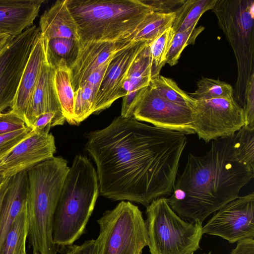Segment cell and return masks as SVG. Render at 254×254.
Here are the masks:
<instances>
[{
  "label": "cell",
  "mask_w": 254,
  "mask_h": 254,
  "mask_svg": "<svg viewBox=\"0 0 254 254\" xmlns=\"http://www.w3.org/2000/svg\"><path fill=\"white\" fill-rule=\"evenodd\" d=\"M78 29L79 42L117 41L134 36L153 12L140 0H66Z\"/></svg>",
  "instance_id": "5b68a950"
},
{
  "label": "cell",
  "mask_w": 254,
  "mask_h": 254,
  "mask_svg": "<svg viewBox=\"0 0 254 254\" xmlns=\"http://www.w3.org/2000/svg\"><path fill=\"white\" fill-rule=\"evenodd\" d=\"M202 232L233 244L254 238V193L238 196L216 212L202 226Z\"/></svg>",
  "instance_id": "8fae6325"
},
{
  "label": "cell",
  "mask_w": 254,
  "mask_h": 254,
  "mask_svg": "<svg viewBox=\"0 0 254 254\" xmlns=\"http://www.w3.org/2000/svg\"><path fill=\"white\" fill-rule=\"evenodd\" d=\"M100 86L86 81L74 92L73 119L74 125L93 114L94 105Z\"/></svg>",
  "instance_id": "484cf974"
},
{
  "label": "cell",
  "mask_w": 254,
  "mask_h": 254,
  "mask_svg": "<svg viewBox=\"0 0 254 254\" xmlns=\"http://www.w3.org/2000/svg\"><path fill=\"white\" fill-rule=\"evenodd\" d=\"M147 42H133L111 59L96 95L93 114L108 108L115 101L122 97L123 85L129 68Z\"/></svg>",
  "instance_id": "4fadbf2b"
},
{
  "label": "cell",
  "mask_w": 254,
  "mask_h": 254,
  "mask_svg": "<svg viewBox=\"0 0 254 254\" xmlns=\"http://www.w3.org/2000/svg\"><path fill=\"white\" fill-rule=\"evenodd\" d=\"M230 254H254V239H247L238 242Z\"/></svg>",
  "instance_id": "d590c367"
},
{
  "label": "cell",
  "mask_w": 254,
  "mask_h": 254,
  "mask_svg": "<svg viewBox=\"0 0 254 254\" xmlns=\"http://www.w3.org/2000/svg\"><path fill=\"white\" fill-rule=\"evenodd\" d=\"M25 121L11 111L0 113V135L26 127Z\"/></svg>",
  "instance_id": "1f68e13d"
},
{
  "label": "cell",
  "mask_w": 254,
  "mask_h": 254,
  "mask_svg": "<svg viewBox=\"0 0 254 254\" xmlns=\"http://www.w3.org/2000/svg\"><path fill=\"white\" fill-rule=\"evenodd\" d=\"M55 137L47 131L31 133L0 158V178L12 177L54 157Z\"/></svg>",
  "instance_id": "7c38bea8"
},
{
  "label": "cell",
  "mask_w": 254,
  "mask_h": 254,
  "mask_svg": "<svg viewBox=\"0 0 254 254\" xmlns=\"http://www.w3.org/2000/svg\"><path fill=\"white\" fill-rule=\"evenodd\" d=\"M29 223L27 204L24 206L12 226L1 254H26Z\"/></svg>",
  "instance_id": "d4e9b609"
},
{
  "label": "cell",
  "mask_w": 254,
  "mask_h": 254,
  "mask_svg": "<svg viewBox=\"0 0 254 254\" xmlns=\"http://www.w3.org/2000/svg\"><path fill=\"white\" fill-rule=\"evenodd\" d=\"M191 254H193V253ZM211 254V252H209L208 254Z\"/></svg>",
  "instance_id": "ab89813d"
},
{
  "label": "cell",
  "mask_w": 254,
  "mask_h": 254,
  "mask_svg": "<svg viewBox=\"0 0 254 254\" xmlns=\"http://www.w3.org/2000/svg\"><path fill=\"white\" fill-rule=\"evenodd\" d=\"M14 39L9 35L0 32V49L8 45Z\"/></svg>",
  "instance_id": "74e56055"
},
{
  "label": "cell",
  "mask_w": 254,
  "mask_h": 254,
  "mask_svg": "<svg viewBox=\"0 0 254 254\" xmlns=\"http://www.w3.org/2000/svg\"><path fill=\"white\" fill-rule=\"evenodd\" d=\"M44 40L46 62L55 68L61 65H66L69 68L77 58L79 41L65 38Z\"/></svg>",
  "instance_id": "44dd1931"
},
{
  "label": "cell",
  "mask_w": 254,
  "mask_h": 254,
  "mask_svg": "<svg viewBox=\"0 0 254 254\" xmlns=\"http://www.w3.org/2000/svg\"><path fill=\"white\" fill-rule=\"evenodd\" d=\"M99 194L96 170L88 158L78 154L65 179L55 210L53 241L69 246L84 233Z\"/></svg>",
  "instance_id": "277c9868"
},
{
  "label": "cell",
  "mask_w": 254,
  "mask_h": 254,
  "mask_svg": "<svg viewBox=\"0 0 254 254\" xmlns=\"http://www.w3.org/2000/svg\"><path fill=\"white\" fill-rule=\"evenodd\" d=\"M175 16L176 12L150 13L138 27L132 41L150 43L166 29L172 26Z\"/></svg>",
  "instance_id": "cb8c5ba5"
},
{
  "label": "cell",
  "mask_w": 254,
  "mask_h": 254,
  "mask_svg": "<svg viewBox=\"0 0 254 254\" xmlns=\"http://www.w3.org/2000/svg\"><path fill=\"white\" fill-rule=\"evenodd\" d=\"M40 34L39 28L33 25L15 38L0 54V113L11 106Z\"/></svg>",
  "instance_id": "30bf717a"
},
{
  "label": "cell",
  "mask_w": 254,
  "mask_h": 254,
  "mask_svg": "<svg viewBox=\"0 0 254 254\" xmlns=\"http://www.w3.org/2000/svg\"><path fill=\"white\" fill-rule=\"evenodd\" d=\"M186 135L121 116L88 133L85 149L96 166L100 195L145 207L170 196Z\"/></svg>",
  "instance_id": "6da1fadb"
},
{
  "label": "cell",
  "mask_w": 254,
  "mask_h": 254,
  "mask_svg": "<svg viewBox=\"0 0 254 254\" xmlns=\"http://www.w3.org/2000/svg\"><path fill=\"white\" fill-rule=\"evenodd\" d=\"M217 0H187L176 12L172 27L175 32H182L198 21L202 15L212 9Z\"/></svg>",
  "instance_id": "603a6c76"
},
{
  "label": "cell",
  "mask_w": 254,
  "mask_h": 254,
  "mask_svg": "<svg viewBox=\"0 0 254 254\" xmlns=\"http://www.w3.org/2000/svg\"><path fill=\"white\" fill-rule=\"evenodd\" d=\"M46 62L45 40L40 33L24 69L17 93L10 109L24 121L30 99Z\"/></svg>",
  "instance_id": "2e32d148"
},
{
  "label": "cell",
  "mask_w": 254,
  "mask_h": 254,
  "mask_svg": "<svg viewBox=\"0 0 254 254\" xmlns=\"http://www.w3.org/2000/svg\"><path fill=\"white\" fill-rule=\"evenodd\" d=\"M197 89L189 93L196 100H207L220 98L233 97L232 86L219 79L202 77L197 83Z\"/></svg>",
  "instance_id": "f1b7e54d"
},
{
  "label": "cell",
  "mask_w": 254,
  "mask_h": 254,
  "mask_svg": "<svg viewBox=\"0 0 254 254\" xmlns=\"http://www.w3.org/2000/svg\"><path fill=\"white\" fill-rule=\"evenodd\" d=\"M2 180H3V179H0V183H1V182L2 181Z\"/></svg>",
  "instance_id": "60d3db41"
},
{
  "label": "cell",
  "mask_w": 254,
  "mask_h": 254,
  "mask_svg": "<svg viewBox=\"0 0 254 254\" xmlns=\"http://www.w3.org/2000/svg\"><path fill=\"white\" fill-rule=\"evenodd\" d=\"M45 0H0V32L15 38L33 25Z\"/></svg>",
  "instance_id": "e0dca14e"
},
{
  "label": "cell",
  "mask_w": 254,
  "mask_h": 254,
  "mask_svg": "<svg viewBox=\"0 0 254 254\" xmlns=\"http://www.w3.org/2000/svg\"><path fill=\"white\" fill-rule=\"evenodd\" d=\"M146 207L150 254H191L200 249L202 223L185 220L171 208L165 197L153 200Z\"/></svg>",
  "instance_id": "8992f818"
},
{
  "label": "cell",
  "mask_w": 254,
  "mask_h": 254,
  "mask_svg": "<svg viewBox=\"0 0 254 254\" xmlns=\"http://www.w3.org/2000/svg\"><path fill=\"white\" fill-rule=\"evenodd\" d=\"M65 254H96V241L91 239L80 245L69 246Z\"/></svg>",
  "instance_id": "e575fe53"
},
{
  "label": "cell",
  "mask_w": 254,
  "mask_h": 254,
  "mask_svg": "<svg viewBox=\"0 0 254 254\" xmlns=\"http://www.w3.org/2000/svg\"><path fill=\"white\" fill-rule=\"evenodd\" d=\"M150 83L167 100L178 105L194 108L196 100L180 89L172 79L159 74L151 79Z\"/></svg>",
  "instance_id": "83f0119b"
},
{
  "label": "cell",
  "mask_w": 254,
  "mask_h": 254,
  "mask_svg": "<svg viewBox=\"0 0 254 254\" xmlns=\"http://www.w3.org/2000/svg\"><path fill=\"white\" fill-rule=\"evenodd\" d=\"M61 156L43 161L27 170L28 238L33 254H57L52 238L55 210L69 170Z\"/></svg>",
  "instance_id": "3957f363"
},
{
  "label": "cell",
  "mask_w": 254,
  "mask_h": 254,
  "mask_svg": "<svg viewBox=\"0 0 254 254\" xmlns=\"http://www.w3.org/2000/svg\"><path fill=\"white\" fill-rule=\"evenodd\" d=\"M32 129L26 127L9 133L0 135V158L27 137Z\"/></svg>",
  "instance_id": "4dcf8cb0"
},
{
  "label": "cell",
  "mask_w": 254,
  "mask_h": 254,
  "mask_svg": "<svg viewBox=\"0 0 254 254\" xmlns=\"http://www.w3.org/2000/svg\"><path fill=\"white\" fill-rule=\"evenodd\" d=\"M8 46H6V47H3V48H1V49H0V54L2 51H3V50H4V49H5V48Z\"/></svg>",
  "instance_id": "f35d334b"
},
{
  "label": "cell",
  "mask_w": 254,
  "mask_h": 254,
  "mask_svg": "<svg viewBox=\"0 0 254 254\" xmlns=\"http://www.w3.org/2000/svg\"><path fill=\"white\" fill-rule=\"evenodd\" d=\"M96 254H142L148 244L145 221L138 207L121 201L98 220Z\"/></svg>",
  "instance_id": "52a82bcc"
},
{
  "label": "cell",
  "mask_w": 254,
  "mask_h": 254,
  "mask_svg": "<svg viewBox=\"0 0 254 254\" xmlns=\"http://www.w3.org/2000/svg\"><path fill=\"white\" fill-rule=\"evenodd\" d=\"M175 33L172 26L170 27L149 43L151 79L160 74V70L166 64Z\"/></svg>",
  "instance_id": "4316f807"
},
{
  "label": "cell",
  "mask_w": 254,
  "mask_h": 254,
  "mask_svg": "<svg viewBox=\"0 0 254 254\" xmlns=\"http://www.w3.org/2000/svg\"><path fill=\"white\" fill-rule=\"evenodd\" d=\"M198 22H195L182 32L175 33L166 64H169L170 66L176 65L186 47L195 43L197 36L204 29V27L202 26L196 27Z\"/></svg>",
  "instance_id": "f546056e"
},
{
  "label": "cell",
  "mask_w": 254,
  "mask_h": 254,
  "mask_svg": "<svg viewBox=\"0 0 254 254\" xmlns=\"http://www.w3.org/2000/svg\"><path fill=\"white\" fill-rule=\"evenodd\" d=\"M132 38L117 41L79 43L77 58L69 68L70 81L74 91L94 70L109 62L120 51L134 42Z\"/></svg>",
  "instance_id": "5bb4252c"
},
{
  "label": "cell",
  "mask_w": 254,
  "mask_h": 254,
  "mask_svg": "<svg viewBox=\"0 0 254 254\" xmlns=\"http://www.w3.org/2000/svg\"><path fill=\"white\" fill-rule=\"evenodd\" d=\"M149 42L139 52L132 63L123 85L121 114L129 117L151 80V64Z\"/></svg>",
  "instance_id": "9a60e30c"
},
{
  "label": "cell",
  "mask_w": 254,
  "mask_h": 254,
  "mask_svg": "<svg viewBox=\"0 0 254 254\" xmlns=\"http://www.w3.org/2000/svg\"><path fill=\"white\" fill-rule=\"evenodd\" d=\"M54 84L66 122L74 125V91L70 81L69 68L66 65H61L55 68Z\"/></svg>",
  "instance_id": "7402d4cb"
},
{
  "label": "cell",
  "mask_w": 254,
  "mask_h": 254,
  "mask_svg": "<svg viewBox=\"0 0 254 254\" xmlns=\"http://www.w3.org/2000/svg\"><path fill=\"white\" fill-rule=\"evenodd\" d=\"M245 124L244 109L233 97L196 100L192 127L206 143L232 136Z\"/></svg>",
  "instance_id": "ba28073f"
},
{
  "label": "cell",
  "mask_w": 254,
  "mask_h": 254,
  "mask_svg": "<svg viewBox=\"0 0 254 254\" xmlns=\"http://www.w3.org/2000/svg\"><path fill=\"white\" fill-rule=\"evenodd\" d=\"M254 81L253 73L247 84L246 101L243 107L245 119V126L250 128H254Z\"/></svg>",
  "instance_id": "836d02e7"
},
{
  "label": "cell",
  "mask_w": 254,
  "mask_h": 254,
  "mask_svg": "<svg viewBox=\"0 0 254 254\" xmlns=\"http://www.w3.org/2000/svg\"><path fill=\"white\" fill-rule=\"evenodd\" d=\"M254 177L239 154L236 132L212 140L203 156L189 153L167 200L181 218L203 223L211 214L237 198Z\"/></svg>",
  "instance_id": "7a4b0ae2"
},
{
  "label": "cell",
  "mask_w": 254,
  "mask_h": 254,
  "mask_svg": "<svg viewBox=\"0 0 254 254\" xmlns=\"http://www.w3.org/2000/svg\"><path fill=\"white\" fill-rule=\"evenodd\" d=\"M193 115V108L167 100L150 83L137 103L133 117L157 127L188 135L195 134Z\"/></svg>",
  "instance_id": "9c48e42d"
},
{
  "label": "cell",
  "mask_w": 254,
  "mask_h": 254,
  "mask_svg": "<svg viewBox=\"0 0 254 254\" xmlns=\"http://www.w3.org/2000/svg\"><path fill=\"white\" fill-rule=\"evenodd\" d=\"M11 177L3 179L0 184V212L4 195L7 191Z\"/></svg>",
  "instance_id": "8d00e7d4"
},
{
  "label": "cell",
  "mask_w": 254,
  "mask_h": 254,
  "mask_svg": "<svg viewBox=\"0 0 254 254\" xmlns=\"http://www.w3.org/2000/svg\"><path fill=\"white\" fill-rule=\"evenodd\" d=\"M27 191V171L11 178L0 212V254L12 226L26 203Z\"/></svg>",
  "instance_id": "d6986e66"
},
{
  "label": "cell",
  "mask_w": 254,
  "mask_h": 254,
  "mask_svg": "<svg viewBox=\"0 0 254 254\" xmlns=\"http://www.w3.org/2000/svg\"><path fill=\"white\" fill-rule=\"evenodd\" d=\"M41 34L46 40L56 38L79 40L76 23L68 8L66 0L56 1L41 16Z\"/></svg>",
  "instance_id": "ffe728a7"
},
{
  "label": "cell",
  "mask_w": 254,
  "mask_h": 254,
  "mask_svg": "<svg viewBox=\"0 0 254 254\" xmlns=\"http://www.w3.org/2000/svg\"><path fill=\"white\" fill-rule=\"evenodd\" d=\"M55 68L46 62L25 115V121L28 127H31L36 118L42 114L55 112L63 114L55 88Z\"/></svg>",
  "instance_id": "ac0fdd59"
},
{
  "label": "cell",
  "mask_w": 254,
  "mask_h": 254,
  "mask_svg": "<svg viewBox=\"0 0 254 254\" xmlns=\"http://www.w3.org/2000/svg\"><path fill=\"white\" fill-rule=\"evenodd\" d=\"M154 12L170 13L176 12L185 0H140Z\"/></svg>",
  "instance_id": "d6a6232c"
}]
</instances>
